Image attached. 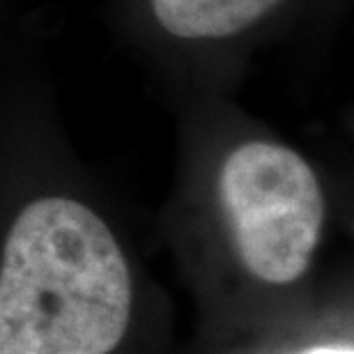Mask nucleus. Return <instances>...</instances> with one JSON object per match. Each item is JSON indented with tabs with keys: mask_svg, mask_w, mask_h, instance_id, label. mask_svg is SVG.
<instances>
[{
	"mask_svg": "<svg viewBox=\"0 0 354 354\" xmlns=\"http://www.w3.org/2000/svg\"><path fill=\"white\" fill-rule=\"evenodd\" d=\"M131 315V276L102 218L69 198L26 205L0 269V354H109Z\"/></svg>",
	"mask_w": 354,
	"mask_h": 354,
	"instance_id": "obj_1",
	"label": "nucleus"
},
{
	"mask_svg": "<svg viewBox=\"0 0 354 354\" xmlns=\"http://www.w3.org/2000/svg\"><path fill=\"white\" fill-rule=\"evenodd\" d=\"M218 187L249 272L274 286L299 279L324 218L313 168L286 145L253 140L228 154Z\"/></svg>",
	"mask_w": 354,
	"mask_h": 354,
	"instance_id": "obj_2",
	"label": "nucleus"
},
{
	"mask_svg": "<svg viewBox=\"0 0 354 354\" xmlns=\"http://www.w3.org/2000/svg\"><path fill=\"white\" fill-rule=\"evenodd\" d=\"M281 0H150L157 24L180 39H218L246 30Z\"/></svg>",
	"mask_w": 354,
	"mask_h": 354,
	"instance_id": "obj_3",
	"label": "nucleus"
},
{
	"mask_svg": "<svg viewBox=\"0 0 354 354\" xmlns=\"http://www.w3.org/2000/svg\"><path fill=\"white\" fill-rule=\"evenodd\" d=\"M306 354H354V350H348V348H320V350H310Z\"/></svg>",
	"mask_w": 354,
	"mask_h": 354,
	"instance_id": "obj_4",
	"label": "nucleus"
}]
</instances>
